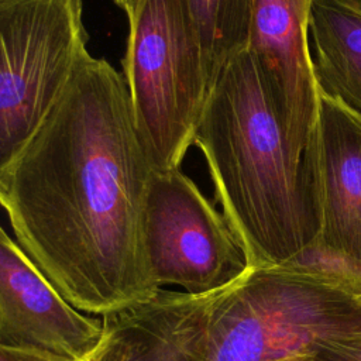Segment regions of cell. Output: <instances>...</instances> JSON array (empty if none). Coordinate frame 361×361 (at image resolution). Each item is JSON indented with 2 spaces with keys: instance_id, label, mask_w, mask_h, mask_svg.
I'll return each instance as SVG.
<instances>
[{
  "instance_id": "obj_1",
  "label": "cell",
  "mask_w": 361,
  "mask_h": 361,
  "mask_svg": "<svg viewBox=\"0 0 361 361\" xmlns=\"http://www.w3.org/2000/svg\"><path fill=\"white\" fill-rule=\"evenodd\" d=\"M154 172L123 73L90 54L0 165L14 240L79 310L111 316L164 292L144 238Z\"/></svg>"
},
{
  "instance_id": "obj_2",
  "label": "cell",
  "mask_w": 361,
  "mask_h": 361,
  "mask_svg": "<svg viewBox=\"0 0 361 361\" xmlns=\"http://www.w3.org/2000/svg\"><path fill=\"white\" fill-rule=\"evenodd\" d=\"M193 144L248 267L292 262L317 244L320 213L307 157L292 149L278 99L248 49L216 79Z\"/></svg>"
},
{
  "instance_id": "obj_3",
  "label": "cell",
  "mask_w": 361,
  "mask_h": 361,
  "mask_svg": "<svg viewBox=\"0 0 361 361\" xmlns=\"http://www.w3.org/2000/svg\"><path fill=\"white\" fill-rule=\"evenodd\" d=\"M195 361H282L317 357L361 334V295L305 262L248 267L203 295L165 293L151 302Z\"/></svg>"
},
{
  "instance_id": "obj_4",
  "label": "cell",
  "mask_w": 361,
  "mask_h": 361,
  "mask_svg": "<svg viewBox=\"0 0 361 361\" xmlns=\"http://www.w3.org/2000/svg\"><path fill=\"white\" fill-rule=\"evenodd\" d=\"M123 76L158 172L180 169L212 90L188 0H141L128 17Z\"/></svg>"
},
{
  "instance_id": "obj_5",
  "label": "cell",
  "mask_w": 361,
  "mask_h": 361,
  "mask_svg": "<svg viewBox=\"0 0 361 361\" xmlns=\"http://www.w3.org/2000/svg\"><path fill=\"white\" fill-rule=\"evenodd\" d=\"M87 41L83 0H0V165L61 97Z\"/></svg>"
},
{
  "instance_id": "obj_6",
  "label": "cell",
  "mask_w": 361,
  "mask_h": 361,
  "mask_svg": "<svg viewBox=\"0 0 361 361\" xmlns=\"http://www.w3.org/2000/svg\"><path fill=\"white\" fill-rule=\"evenodd\" d=\"M144 238L161 289L178 286L197 296L231 283L248 269L223 213L180 169L154 172L144 207Z\"/></svg>"
},
{
  "instance_id": "obj_7",
  "label": "cell",
  "mask_w": 361,
  "mask_h": 361,
  "mask_svg": "<svg viewBox=\"0 0 361 361\" xmlns=\"http://www.w3.org/2000/svg\"><path fill=\"white\" fill-rule=\"evenodd\" d=\"M106 337L103 317L75 307L0 230V345L85 361Z\"/></svg>"
},
{
  "instance_id": "obj_8",
  "label": "cell",
  "mask_w": 361,
  "mask_h": 361,
  "mask_svg": "<svg viewBox=\"0 0 361 361\" xmlns=\"http://www.w3.org/2000/svg\"><path fill=\"white\" fill-rule=\"evenodd\" d=\"M306 157L320 213V234L313 248L361 274V117L319 92Z\"/></svg>"
},
{
  "instance_id": "obj_9",
  "label": "cell",
  "mask_w": 361,
  "mask_h": 361,
  "mask_svg": "<svg viewBox=\"0 0 361 361\" xmlns=\"http://www.w3.org/2000/svg\"><path fill=\"white\" fill-rule=\"evenodd\" d=\"M312 0H252L247 49L262 66L285 117L292 149L300 158L310 144L319 90L309 47Z\"/></svg>"
},
{
  "instance_id": "obj_10",
  "label": "cell",
  "mask_w": 361,
  "mask_h": 361,
  "mask_svg": "<svg viewBox=\"0 0 361 361\" xmlns=\"http://www.w3.org/2000/svg\"><path fill=\"white\" fill-rule=\"evenodd\" d=\"M309 37L317 90L361 117V0H312Z\"/></svg>"
},
{
  "instance_id": "obj_11",
  "label": "cell",
  "mask_w": 361,
  "mask_h": 361,
  "mask_svg": "<svg viewBox=\"0 0 361 361\" xmlns=\"http://www.w3.org/2000/svg\"><path fill=\"white\" fill-rule=\"evenodd\" d=\"M200 35L210 86L247 49L252 0H188Z\"/></svg>"
},
{
  "instance_id": "obj_12",
  "label": "cell",
  "mask_w": 361,
  "mask_h": 361,
  "mask_svg": "<svg viewBox=\"0 0 361 361\" xmlns=\"http://www.w3.org/2000/svg\"><path fill=\"white\" fill-rule=\"evenodd\" d=\"M107 317L128 344V361H195L178 344L151 302Z\"/></svg>"
},
{
  "instance_id": "obj_13",
  "label": "cell",
  "mask_w": 361,
  "mask_h": 361,
  "mask_svg": "<svg viewBox=\"0 0 361 361\" xmlns=\"http://www.w3.org/2000/svg\"><path fill=\"white\" fill-rule=\"evenodd\" d=\"M103 320L106 324V337L99 348L85 361H128L130 348L124 336L107 316Z\"/></svg>"
},
{
  "instance_id": "obj_14",
  "label": "cell",
  "mask_w": 361,
  "mask_h": 361,
  "mask_svg": "<svg viewBox=\"0 0 361 361\" xmlns=\"http://www.w3.org/2000/svg\"><path fill=\"white\" fill-rule=\"evenodd\" d=\"M320 361H361V334L331 343L319 355Z\"/></svg>"
},
{
  "instance_id": "obj_15",
  "label": "cell",
  "mask_w": 361,
  "mask_h": 361,
  "mask_svg": "<svg viewBox=\"0 0 361 361\" xmlns=\"http://www.w3.org/2000/svg\"><path fill=\"white\" fill-rule=\"evenodd\" d=\"M0 361H72L69 358L32 350V348H17V347H3L0 345Z\"/></svg>"
},
{
  "instance_id": "obj_16",
  "label": "cell",
  "mask_w": 361,
  "mask_h": 361,
  "mask_svg": "<svg viewBox=\"0 0 361 361\" xmlns=\"http://www.w3.org/2000/svg\"><path fill=\"white\" fill-rule=\"evenodd\" d=\"M114 3L127 14V17H130L131 14H134L141 0H114Z\"/></svg>"
},
{
  "instance_id": "obj_17",
  "label": "cell",
  "mask_w": 361,
  "mask_h": 361,
  "mask_svg": "<svg viewBox=\"0 0 361 361\" xmlns=\"http://www.w3.org/2000/svg\"><path fill=\"white\" fill-rule=\"evenodd\" d=\"M282 361H320L317 357L313 355H299V357H293V358H286Z\"/></svg>"
}]
</instances>
